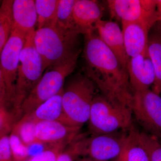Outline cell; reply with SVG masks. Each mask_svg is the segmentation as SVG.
I'll list each match as a JSON object with an SVG mask.
<instances>
[{
  "label": "cell",
  "instance_id": "obj_28",
  "mask_svg": "<svg viewBox=\"0 0 161 161\" xmlns=\"http://www.w3.org/2000/svg\"><path fill=\"white\" fill-rule=\"evenodd\" d=\"M81 134L77 136L60 153L57 161H76L80 155V138Z\"/></svg>",
  "mask_w": 161,
  "mask_h": 161
},
{
  "label": "cell",
  "instance_id": "obj_27",
  "mask_svg": "<svg viewBox=\"0 0 161 161\" xmlns=\"http://www.w3.org/2000/svg\"><path fill=\"white\" fill-rule=\"evenodd\" d=\"M18 121L12 110L5 106H0V138L10 133Z\"/></svg>",
  "mask_w": 161,
  "mask_h": 161
},
{
  "label": "cell",
  "instance_id": "obj_13",
  "mask_svg": "<svg viewBox=\"0 0 161 161\" xmlns=\"http://www.w3.org/2000/svg\"><path fill=\"white\" fill-rule=\"evenodd\" d=\"M80 127L66 125L58 121L37 123L36 138L38 144H69L79 134Z\"/></svg>",
  "mask_w": 161,
  "mask_h": 161
},
{
  "label": "cell",
  "instance_id": "obj_34",
  "mask_svg": "<svg viewBox=\"0 0 161 161\" xmlns=\"http://www.w3.org/2000/svg\"><path fill=\"white\" fill-rule=\"evenodd\" d=\"M158 139V140L159 141H160V142L161 143V136H160V137H159L158 138H157Z\"/></svg>",
  "mask_w": 161,
  "mask_h": 161
},
{
  "label": "cell",
  "instance_id": "obj_23",
  "mask_svg": "<svg viewBox=\"0 0 161 161\" xmlns=\"http://www.w3.org/2000/svg\"><path fill=\"white\" fill-rule=\"evenodd\" d=\"M75 2L76 0H59L56 23L58 26L76 31L73 19V9Z\"/></svg>",
  "mask_w": 161,
  "mask_h": 161
},
{
  "label": "cell",
  "instance_id": "obj_9",
  "mask_svg": "<svg viewBox=\"0 0 161 161\" xmlns=\"http://www.w3.org/2000/svg\"><path fill=\"white\" fill-rule=\"evenodd\" d=\"M132 114L145 131L161 136V96L150 89L133 93Z\"/></svg>",
  "mask_w": 161,
  "mask_h": 161
},
{
  "label": "cell",
  "instance_id": "obj_3",
  "mask_svg": "<svg viewBox=\"0 0 161 161\" xmlns=\"http://www.w3.org/2000/svg\"><path fill=\"white\" fill-rule=\"evenodd\" d=\"M79 35L57 24L36 30L35 46L42 58L44 71L79 51L75 49Z\"/></svg>",
  "mask_w": 161,
  "mask_h": 161
},
{
  "label": "cell",
  "instance_id": "obj_22",
  "mask_svg": "<svg viewBox=\"0 0 161 161\" xmlns=\"http://www.w3.org/2000/svg\"><path fill=\"white\" fill-rule=\"evenodd\" d=\"M36 124L25 115L18 121L13 129L22 142L28 147L38 144L36 138Z\"/></svg>",
  "mask_w": 161,
  "mask_h": 161
},
{
  "label": "cell",
  "instance_id": "obj_7",
  "mask_svg": "<svg viewBox=\"0 0 161 161\" xmlns=\"http://www.w3.org/2000/svg\"><path fill=\"white\" fill-rule=\"evenodd\" d=\"M26 34L13 27L9 40L0 54V65L6 92V108L13 110L19 56Z\"/></svg>",
  "mask_w": 161,
  "mask_h": 161
},
{
  "label": "cell",
  "instance_id": "obj_20",
  "mask_svg": "<svg viewBox=\"0 0 161 161\" xmlns=\"http://www.w3.org/2000/svg\"><path fill=\"white\" fill-rule=\"evenodd\" d=\"M35 2L37 29L56 25L59 0H36Z\"/></svg>",
  "mask_w": 161,
  "mask_h": 161
},
{
  "label": "cell",
  "instance_id": "obj_25",
  "mask_svg": "<svg viewBox=\"0 0 161 161\" xmlns=\"http://www.w3.org/2000/svg\"><path fill=\"white\" fill-rule=\"evenodd\" d=\"M9 143L14 161H25L29 158V150L17 133L12 130L9 136Z\"/></svg>",
  "mask_w": 161,
  "mask_h": 161
},
{
  "label": "cell",
  "instance_id": "obj_16",
  "mask_svg": "<svg viewBox=\"0 0 161 161\" xmlns=\"http://www.w3.org/2000/svg\"><path fill=\"white\" fill-rule=\"evenodd\" d=\"M13 27L27 34L35 29L37 14L35 1L14 0L12 5Z\"/></svg>",
  "mask_w": 161,
  "mask_h": 161
},
{
  "label": "cell",
  "instance_id": "obj_12",
  "mask_svg": "<svg viewBox=\"0 0 161 161\" xmlns=\"http://www.w3.org/2000/svg\"><path fill=\"white\" fill-rule=\"evenodd\" d=\"M104 9L94 0H76L73 9L75 31L79 34L87 35L96 31V26L102 20Z\"/></svg>",
  "mask_w": 161,
  "mask_h": 161
},
{
  "label": "cell",
  "instance_id": "obj_21",
  "mask_svg": "<svg viewBox=\"0 0 161 161\" xmlns=\"http://www.w3.org/2000/svg\"><path fill=\"white\" fill-rule=\"evenodd\" d=\"M13 2L12 0H4L0 6V54L9 40L13 27Z\"/></svg>",
  "mask_w": 161,
  "mask_h": 161
},
{
  "label": "cell",
  "instance_id": "obj_6",
  "mask_svg": "<svg viewBox=\"0 0 161 161\" xmlns=\"http://www.w3.org/2000/svg\"><path fill=\"white\" fill-rule=\"evenodd\" d=\"M132 114L131 108L112 103L102 95H96L88 120L90 132L96 136L128 130L132 124Z\"/></svg>",
  "mask_w": 161,
  "mask_h": 161
},
{
  "label": "cell",
  "instance_id": "obj_33",
  "mask_svg": "<svg viewBox=\"0 0 161 161\" xmlns=\"http://www.w3.org/2000/svg\"><path fill=\"white\" fill-rule=\"evenodd\" d=\"M76 161H98L93 159L87 157H83L81 158H78Z\"/></svg>",
  "mask_w": 161,
  "mask_h": 161
},
{
  "label": "cell",
  "instance_id": "obj_19",
  "mask_svg": "<svg viewBox=\"0 0 161 161\" xmlns=\"http://www.w3.org/2000/svg\"><path fill=\"white\" fill-rule=\"evenodd\" d=\"M147 52L152 61L155 79L151 90L158 95L161 94V34L154 31L149 35Z\"/></svg>",
  "mask_w": 161,
  "mask_h": 161
},
{
  "label": "cell",
  "instance_id": "obj_1",
  "mask_svg": "<svg viewBox=\"0 0 161 161\" xmlns=\"http://www.w3.org/2000/svg\"><path fill=\"white\" fill-rule=\"evenodd\" d=\"M85 38L86 75L108 100L132 109L133 92L126 68L95 31Z\"/></svg>",
  "mask_w": 161,
  "mask_h": 161
},
{
  "label": "cell",
  "instance_id": "obj_10",
  "mask_svg": "<svg viewBox=\"0 0 161 161\" xmlns=\"http://www.w3.org/2000/svg\"><path fill=\"white\" fill-rule=\"evenodd\" d=\"M128 130L90 137L82 134L80 140L81 156L98 161L117 158L123 149Z\"/></svg>",
  "mask_w": 161,
  "mask_h": 161
},
{
  "label": "cell",
  "instance_id": "obj_5",
  "mask_svg": "<svg viewBox=\"0 0 161 161\" xmlns=\"http://www.w3.org/2000/svg\"><path fill=\"white\" fill-rule=\"evenodd\" d=\"M80 52L79 50L70 58L48 68L22 104L20 119L33 112L41 104L63 89L65 78L76 67Z\"/></svg>",
  "mask_w": 161,
  "mask_h": 161
},
{
  "label": "cell",
  "instance_id": "obj_14",
  "mask_svg": "<svg viewBox=\"0 0 161 161\" xmlns=\"http://www.w3.org/2000/svg\"><path fill=\"white\" fill-rule=\"evenodd\" d=\"M96 31L123 66L127 68L130 58L125 48L122 31L118 24L112 21L101 20L96 25Z\"/></svg>",
  "mask_w": 161,
  "mask_h": 161
},
{
  "label": "cell",
  "instance_id": "obj_29",
  "mask_svg": "<svg viewBox=\"0 0 161 161\" xmlns=\"http://www.w3.org/2000/svg\"><path fill=\"white\" fill-rule=\"evenodd\" d=\"M0 161H14L9 143V136L0 138Z\"/></svg>",
  "mask_w": 161,
  "mask_h": 161
},
{
  "label": "cell",
  "instance_id": "obj_4",
  "mask_svg": "<svg viewBox=\"0 0 161 161\" xmlns=\"http://www.w3.org/2000/svg\"><path fill=\"white\" fill-rule=\"evenodd\" d=\"M35 31L33 30L26 34L20 54L13 106L14 112L19 119L22 104L39 82L44 71L42 58L35 46Z\"/></svg>",
  "mask_w": 161,
  "mask_h": 161
},
{
  "label": "cell",
  "instance_id": "obj_2",
  "mask_svg": "<svg viewBox=\"0 0 161 161\" xmlns=\"http://www.w3.org/2000/svg\"><path fill=\"white\" fill-rule=\"evenodd\" d=\"M96 87L86 75H78L69 80L63 88V114L59 122L81 128L88 121Z\"/></svg>",
  "mask_w": 161,
  "mask_h": 161
},
{
  "label": "cell",
  "instance_id": "obj_31",
  "mask_svg": "<svg viewBox=\"0 0 161 161\" xmlns=\"http://www.w3.org/2000/svg\"><path fill=\"white\" fill-rule=\"evenodd\" d=\"M156 10L158 18V22L161 21V0H156Z\"/></svg>",
  "mask_w": 161,
  "mask_h": 161
},
{
  "label": "cell",
  "instance_id": "obj_8",
  "mask_svg": "<svg viewBox=\"0 0 161 161\" xmlns=\"http://www.w3.org/2000/svg\"><path fill=\"white\" fill-rule=\"evenodd\" d=\"M112 18L121 22L139 23L149 31L158 22L156 0H108Z\"/></svg>",
  "mask_w": 161,
  "mask_h": 161
},
{
  "label": "cell",
  "instance_id": "obj_15",
  "mask_svg": "<svg viewBox=\"0 0 161 161\" xmlns=\"http://www.w3.org/2000/svg\"><path fill=\"white\" fill-rule=\"evenodd\" d=\"M126 52L130 58L141 54L147 49L149 31L136 23L121 22Z\"/></svg>",
  "mask_w": 161,
  "mask_h": 161
},
{
  "label": "cell",
  "instance_id": "obj_26",
  "mask_svg": "<svg viewBox=\"0 0 161 161\" xmlns=\"http://www.w3.org/2000/svg\"><path fill=\"white\" fill-rule=\"evenodd\" d=\"M69 144L63 143L51 145L42 152L28 158L25 161H57L60 153Z\"/></svg>",
  "mask_w": 161,
  "mask_h": 161
},
{
  "label": "cell",
  "instance_id": "obj_11",
  "mask_svg": "<svg viewBox=\"0 0 161 161\" xmlns=\"http://www.w3.org/2000/svg\"><path fill=\"white\" fill-rule=\"evenodd\" d=\"M127 69L133 93L152 87L155 79V70L147 49L141 54L130 58Z\"/></svg>",
  "mask_w": 161,
  "mask_h": 161
},
{
  "label": "cell",
  "instance_id": "obj_30",
  "mask_svg": "<svg viewBox=\"0 0 161 161\" xmlns=\"http://www.w3.org/2000/svg\"><path fill=\"white\" fill-rule=\"evenodd\" d=\"M6 86L0 65V106L6 107Z\"/></svg>",
  "mask_w": 161,
  "mask_h": 161
},
{
  "label": "cell",
  "instance_id": "obj_32",
  "mask_svg": "<svg viewBox=\"0 0 161 161\" xmlns=\"http://www.w3.org/2000/svg\"><path fill=\"white\" fill-rule=\"evenodd\" d=\"M155 28V31L158 32L159 33L161 34V21L158 22L155 24V26H153V28Z\"/></svg>",
  "mask_w": 161,
  "mask_h": 161
},
{
  "label": "cell",
  "instance_id": "obj_35",
  "mask_svg": "<svg viewBox=\"0 0 161 161\" xmlns=\"http://www.w3.org/2000/svg\"></svg>",
  "mask_w": 161,
  "mask_h": 161
},
{
  "label": "cell",
  "instance_id": "obj_17",
  "mask_svg": "<svg viewBox=\"0 0 161 161\" xmlns=\"http://www.w3.org/2000/svg\"><path fill=\"white\" fill-rule=\"evenodd\" d=\"M140 131L132 124L128 130L122 151L117 161H150L139 138Z\"/></svg>",
  "mask_w": 161,
  "mask_h": 161
},
{
  "label": "cell",
  "instance_id": "obj_24",
  "mask_svg": "<svg viewBox=\"0 0 161 161\" xmlns=\"http://www.w3.org/2000/svg\"><path fill=\"white\" fill-rule=\"evenodd\" d=\"M139 138L150 161H161V143L158 139L144 131H140Z\"/></svg>",
  "mask_w": 161,
  "mask_h": 161
},
{
  "label": "cell",
  "instance_id": "obj_18",
  "mask_svg": "<svg viewBox=\"0 0 161 161\" xmlns=\"http://www.w3.org/2000/svg\"><path fill=\"white\" fill-rule=\"evenodd\" d=\"M63 89L58 94L41 104L33 112L25 115L36 123L44 121H59L63 114Z\"/></svg>",
  "mask_w": 161,
  "mask_h": 161
}]
</instances>
